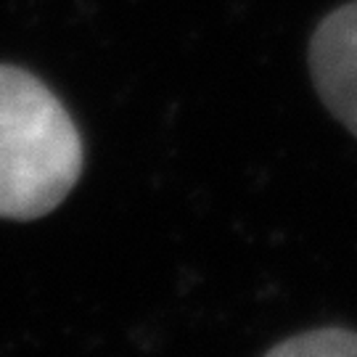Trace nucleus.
Wrapping results in <instances>:
<instances>
[{"label": "nucleus", "mask_w": 357, "mask_h": 357, "mask_svg": "<svg viewBox=\"0 0 357 357\" xmlns=\"http://www.w3.org/2000/svg\"><path fill=\"white\" fill-rule=\"evenodd\" d=\"M265 357H357V333L347 328L299 333L273 347Z\"/></svg>", "instance_id": "7ed1b4c3"}, {"label": "nucleus", "mask_w": 357, "mask_h": 357, "mask_svg": "<svg viewBox=\"0 0 357 357\" xmlns=\"http://www.w3.org/2000/svg\"><path fill=\"white\" fill-rule=\"evenodd\" d=\"M310 72L320 101L357 138V0L318 24L310 43Z\"/></svg>", "instance_id": "f03ea898"}, {"label": "nucleus", "mask_w": 357, "mask_h": 357, "mask_svg": "<svg viewBox=\"0 0 357 357\" xmlns=\"http://www.w3.org/2000/svg\"><path fill=\"white\" fill-rule=\"evenodd\" d=\"M82 138L35 75L0 64V220H38L77 185Z\"/></svg>", "instance_id": "f257e3e1"}]
</instances>
